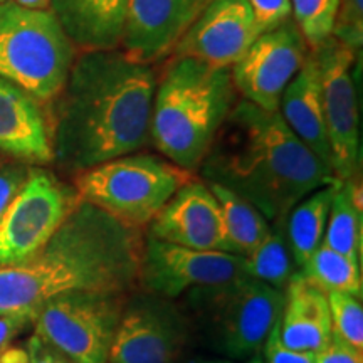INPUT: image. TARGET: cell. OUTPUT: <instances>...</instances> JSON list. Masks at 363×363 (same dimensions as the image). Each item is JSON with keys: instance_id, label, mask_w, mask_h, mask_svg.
I'll return each mask as SVG.
<instances>
[{"instance_id": "obj_1", "label": "cell", "mask_w": 363, "mask_h": 363, "mask_svg": "<svg viewBox=\"0 0 363 363\" xmlns=\"http://www.w3.org/2000/svg\"><path fill=\"white\" fill-rule=\"evenodd\" d=\"M157 76L121 49L78 54L51 103L52 162L76 175L150 147Z\"/></svg>"}, {"instance_id": "obj_2", "label": "cell", "mask_w": 363, "mask_h": 363, "mask_svg": "<svg viewBox=\"0 0 363 363\" xmlns=\"http://www.w3.org/2000/svg\"><path fill=\"white\" fill-rule=\"evenodd\" d=\"M143 242V230L79 199L35 256L0 267V315L34 318L49 299L69 293L135 291Z\"/></svg>"}, {"instance_id": "obj_3", "label": "cell", "mask_w": 363, "mask_h": 363, "mask_svg": "<svg viewBox=\"0 0 363 363\" xmlns=\"http://www.w3.org/2000/svg\"><path fill=\"white\" fill-rule=\"evenodd\" d=\"M202 180L252 203L269 222L284 219L299 201L333 184L335 175L284 123L240 98L199 167Z\"/></svg>"}, {"instance_id": "obj_4", "label": "cell", "mask_w": 363, "mask_h": 363, "mask_svg": "<svg viewBox=\"0 0 363 363\" xmlns=\"http://www.w3.org/2000/svg\"><path fill=\"white\" fill-rule=\"evenodd\" d=\"M157 76L150 142L158 155L195 174L240 96L230 67L169 56Z\"/></svg>"}, {"instance_id": "obj_5", "label": "cell", "mask_w": 363, "mask_h": 363, "mask_svg": "<svg viewBox=\"0 0 363 363\" xmlns=\"http://www.w3.org/2000/svg\"><path fill=\"white\" fill-rule=\"evenodd\" d=\"M284 291L249 276L229 283L187 291L184 308L192 337L227 360L259 355L272 326L279 320Z\"/></svg>"}, {"instance_id": "obj_6", "label": "cell", "mask_w": 363, "mask_h": 363, "mask_svg": "<svg viewBox=\"0 0 363 363\" xmlns=\"http://www.w3.org/2000/svg\"><path fill=\"white\" fill-rule=\"evenodd\" d=\"M78 56L51 11L0 4V78L17 84L43 104H51Z\"/></svg>"}, {"instance_id": "obj_7", "label": "cell", "mask_w": 363, "mask_h": 363, "mask_svg": "<svg viewBox=\"0 0 363 363\" xmlns=\"http://www.w3.org/2000/svg\"><path fill=\"white\" fill-rule=\"evenodd\" d=\"M194 174L158 153L136 152L74 175L79 199L133 229H147Z\"/></svg>"}, {"instance_id": "obj_8", "label": "cell", "mask_w": 363, "mask_h": 363, "mask_svg": "<svg viewBox=\"0 0 363 363\" xmlns=\"http://www.w3.org/2000/svg\"><path fill=\"white\" fill-rule=\"evenodd\" d=\"M128 294L78 291L49 299L35 313L34 333L71 363H108Z\"/></svg>"}, {"instance_id": "obj_9", "label": "cell", "mask_w": 363, "mask_h": 363, "mask_svg": "<svg viewBox=\"0 0 363 363\" xmlns=\"http://www.w3.org/2000/svg\"><path fill=\"white\" fill-rule=\"evenodd\" d=\"M79 194L44 167H30L21 192L0 222V267L29 261L74 211Z\"/></svg>"}, {"instance_id": "obj_10", "label": "cell", "mask_w": 363, "mask_h": 363, "mask_svg": "<svg viewBox=\"0 0 363 363\" xmlns=\"http://www.w3.org/2000/svg\"><path fill=\"white\" fill-rule=\"evenodd\" d=\"M190 338L182 305L136 288L126 296L108 363H179Z\"/></svg>"}, {"instance_id": "obj_11", "label": "cell", "mask_w": 363, "mask_h": 363, "mask_svg": "<svg viewBox=\"0 0 363 363\" xmlns=\"http://www.w3.org/2000/svg\"><path fill=\"white\" fill-rule=\"evenodd\" d=\"M313 54L320 67L321 99L331 150V170L337 180L360 179V108L353 79V69L360 52H355L331 35Z\"/></svg>"}, {"instance_id": "obj_12", "label": "cell", "mask_w": 363, "mask_h": 363, "mask_svg": "<svg viewBox=\"0 0 363 363\" xmlns=\"http://www.w3.org/2000/svg\"><path fill=\"white\" fill-rule=\"evenodd\" d=\"M244 257L224 251H197L147 235L140 261V288L177 299L195 288L244 278Z\"/></svg>"}, {"instance_id": "obj_13", "label": "cell", "mask_w": 363, "mask_h": 363, "mask_svg": "<svg viewBox=\"0 0 363 363\" xmlns=\"http://www.w3.org/2000/svg\"><path fill=\"white\" fill-rule=\"evenodd\" d=\"M310 52L293 19L261 34L246 54L230 66L239 96L266 111H278L284 89L305 65Z\"/></svg>"}, {"instance_id": "obj_14", "label": "cell", "mask_w": 363, "mask_h": 363, "mask_svg": "<svg viewBox=\"0 0 363 363\" xmlns=\"http://www.w3.org/2000/svg\"><path fill=\"white\" fill-rule=\"evenodd\" d=\"M259 38L247 0H208L170 56H187L217 67H230Z\"/></svg>"}, {"instance_id": "obj_15", "label": "cell", "mask_w": 363, "mask_h": 363, "mask_svg": "<svg viewBox=\"0 0 363 363\" xmlns=\"http://www.w3.org/2000/svg\"><path fill=\"white\" fill-rule=\"evenodd\" d=\"M147 235L197 251H224L225 227L214 192L201 177L185 182L148 224Z\"/></svg>"}, {"instance_id": "obj_16", "label": "cell", "mask_w": 363, "mask_h": 363, "mask_svg": "<svg viewBox=\"0 0 363 363\" xmlns=\"http://www.w3.org/2000/svg\"><path fill=\"white\" fill-rule=\"evenodd\" d=\"M208 0H130L120 49L133 61L155 66L174 51Z\"/></svg>"}, {"instance_id": "obj_17", "label": "cell", "mask_w": 363, "mask_h": 363, "mask_svg": "<svg viewBox=\"0 0 363 363\" xmlns=\"http://www.w3.org/2000/svg\"><path fill=\"white\" fill-rule=\"evenodd\" d=\"M44 106L27 91L0 78V153L33 167L52 163L51 121Z\"/></svg>"}, {"instance_id": "obj_18", "label": "cell", "mask_w": 363, "mask_h": 363, "mask_svg": "<svg viewBox=\"0 0 363 363\" xmlns=\"http://www.w3.org/2000/svg\"><path fill=\"white\" fill-rule=\"evenodd\" d=\"M278 331L286 347L311 353L323 350L333 335L328 294L301 272L284 289Z\"/></svg>"}, {"instance_id": "obj_19", "label": "cell", "mask_w": 363, "mask_h": 363, "mask_svg": "<svg viewBox=\"0 0 363 363\" xmlns=\"http://www.w3.org/2000/svg\"><path fill=\"white\" fill-rule=\"evenodd\" d=\"M278 111L299 142L305 143L331 170V150L321 99L320 67L313 52H310L305 65L284 89Z\"/></svg>"}, {"instance_id": "obj_20", "label": "cell", "mask_w": 363, "mask_h": 363, "mask_svg": "<svg viewBox=\"0 0 363 363\" xmlns=\"http://www.w3.org/2000/svg\"><path fill=\"white\" fill-rule=\"evenodd\" d=\"M130 0H51L67 38L78 51L120 49Z\"/></svg>"}, {"instance_id": "obj_21", "label": "cell", "mask_w": 363, "mask_h": 363, "mask_svg": "<svg viewBox=\"0 0 363 363\" xmlns=\"http://www.w3.org/2000/svg\"><path fill=\"white\" fill-rule=\"evenodd\" d=\"M338 180L316 189L294 206L284 219L286 238L291 247L293 259L299 271L305 267L311 254L323 244L331 201Z\"/></svg>"}, {"instance_id": "obj_22", "label": "cell", "mask_w": 363, "mask_h": 363, "mask_svg": "<svg viewBox=\"0 0 363 363\" xmlns=\"http://www.w3.org/2000/svg\"><path fill=\"white\" fill-rule=\"evenodd\" d=\"M323 244L362 264L363 212L360 179L338 180L331 201Z\"/></svg>"}, {"instance_id": "obj_23", "label": "cell", "mask_w": 363, "mask_h": 363, "mask_svg": "<svg viewBox=\"0 0 363 363\" xmlns=\"http://www.w3.org/2000/svg\"><path fill=\"white\" fill-rule=\"evenodd\" d=\"M207 184L220 207L225 227V252L242 257L247 256L269 233L271 222L246 199L239 197L238 194L230 192L222 185L211 182Z\"/></svg>"}, {"instance_id": "obj_24", "label": "cell", "mask_w": 363, "mask_h": 363, "mask_svg": "<svg viewBox=\"0 0 363 363\" xmlns=\"http://www.w3.org/2000/svg\"><path fill=\"white\" fill-rule=\"evenodd\" d=\"M284 219L271 222L269 233L247 256H244V267L249 278L281 291H284L289 281L299 272L286 238Z\"/></svg>"}, {"instance_id": "obj_25", "label": "cell", "mask_w": 363, "mask_h": 363, "mask_svg": "<svg viewBox=\"0 0 363 363\" xmlns=\"http://www.w3.org/2000/svg\"><path fill=\"white\" fill-rule=\"evenodd\" d=\"M299 272L325 293L338 291L355 294L360 298L363 294L362 264L337 252L326 244H321L311 254L305 267Z\"/></svg>"}, {"instance_id": "obj_26", "label": "cell", "mask_w": 363, "mask_h": 363, "mask_svg": "<svg viewBox=\"0 0 363 363\" xmlns=\"http://www.w3.org/2000/svg\"><path fill=\"white\" fill-rule=\"evenodd\" d=\"M340 0H291L293 22L310 51H316L333 34Z\"/></svg>"}, {"instance_id": "obj_27", "label": "cell", "mask_w": 363, "mask_h": 363, "mask_svg": "<svg viewBox=\"0 0 363 363\" xmlns=\"http://www.w3.org/2000/svg\"><path fill=\"white\" fill-rule=\"evenodd\" d=\"M328 305L331 313V328L345 342L363 350V305L355 294L330 291Z\"/></svg>"}, {"instance_id": "obj_28", "label": "cell", "mask_w": 363, "mask_h": 363, "mask_svg": "<svg viewBox=\"0 0 363 363\" xmlns=\"http://www.w3.org/2000/svg\"><path fill=\"white\" fill-rule=\"evenodd\" d=\"M331 35L355 52H362L363 0H340L337 21Z\"/></svg>"}, {"instance_id": "obj_29", "label": "cell", "mask_w": 363, "mask_h": 363, "mask_svg": "<svg viewBox=\"0 0 363 363\" xmlns=\"http://www.w3.org/2000/svg\"><path fill=\"white\" fill-rule=\"evenodd\" d=\"M259 35L293 19L291 0H247Z\"/></svg>"}, {"instance_id": "obj_30", "label": "cell", "mask_w": 363, "mask_h": 363, "mask_svg": "<svg viewBox=\"0 0 363 363\" xmlns=\"http://www.w3.org/2000/svg\"><path fill=\"white\" fill-rule=\"evenodd\" d=\"M30 167L33 165L16 160L0 165V222H2L13 199L21 192L22 185L26 184Z\"/></svg>"}, {"instance_id": "obj_31", "label": "cell", "mask_w": 363, "mask_h": 363, "mask_svg": "<svg viewBox=\"0 0 363 363\" xmlns=\"http://www.w3.org/2000/svg\"><path fill=\"white\" fill-rule=\"evenodd\" d=\"M259 355L262 363H315L316 358V353L299 352L286 347L279 337L278 321L272 326L271 333L267 335Z\"/></svg>"}, {"instance_id": "obj_32", "label": "cell", "mask_w": 363, "mask_h": 363, "mask_svg": "<svg viewBox=\"0 0 363 363\" xmlns=\"http://www.w3.org/2000/svg\"><path fill=\"white\" fill-rule=\"evenodd\" d=\"M315 363H363V350H358L337 335H331L328 345L316 353Z\"/></svg>"}, {"instance_id": "obj_33", "label": "cell", "mask_w": 363, "mask_h": 363, "mask_svg": "<svg viewBox=\"0 0 363 363\" xmlns=\"http://www.w3.org/2000/svg\"><path fill=\"white\" fill-rule=\"evenodd\" d=\"M33 321L34 318L27 315H0V353L11 347L12 340L33 325Z\"/></svg>"}, {"instance_id": "obj_34", "label": "cell", "mask_w": 363, "mask_h": 363, "mask_svg": "<svg viewBox=\"0 0 363 363\" xmlns=\"http://www.w3.org/2000/svg\"><path fill=\"white\" fill-rule=\"evenodd\" d=\"M26 352L29 357V363H71L61 353L49 347L44 340H40L38 335L33 333V337L27 340Z\"/></svg>"}, {"instance_id": "obj_35", "label": "cell", "mask_w": 363, "mask_h": 363, "mask_svg": "<svg viewBox=\"0 0 363 363\" xmlns=\"http://www.w3.org/2000/svg\"><path fill=\"white\" fill-rule=\"evenodd\" d=\"M0 363H29L26 348L9 347L0 353Z\"/></svg>"}, {"instance_id": "obj_36", "label": "cell", "mask_w": 363, "mask_h": 363, "mask_svg": "<svg viewBox=\"0 0 363 363\" xmlns=\"http://www.w3.org/2000/svg\"><path fill=\"white\" fill-rule=\"evenodd\" d=\"M13 2L35 11H51V0H13Z\"/></svg>"}, {"instance_id": "obj_37", "label": "cell", "mask_w": 363, "mask_h": 363, "mask_svg": "<svg viewBox=\"0 0 363 363\" xmlns=\"http://www.w3.org/2000/svg\"><path fill=\"white\" fill-rule=\"evenodd\" d=\"M189 363H235L234 360H227V358H195Z\"/></svg>"}, {"instance_id": "obj_38", "label": "cell", "mask_w": 363, "mask_h": 363, "mask_svg": "<svg viewBox=\"0 0 363 363\" xmlns=\"http://www.w3.org/2000/svg\"><path fill=\"white\" fill-rule=\"evenodd\" d=\"M246 363H262V360H261V355H256V357L249 358V360H247Z\"/></svg>"}, {"instance_id": "obj_39", "label": "cell", "mask_w": 363, "mask_h": 363, "mask_svg": "<svg viewBox=\"0 0 363 363\" xmlns=\"http://www.w3.org/2000/svg\"><path fill=\"white\" fill-rule=\"evenodd\" d=\"M2 2H6V0H0V4H2Z\"/></svg>"}]
</instances>
